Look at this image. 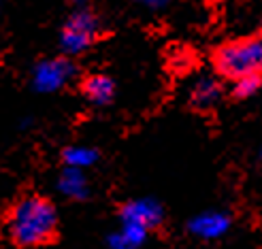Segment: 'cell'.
Here are the masks:
<instances>
[{
	"mask_svg": "<svg viewBox=\"0 0 262 249\" xmlns=\"http://www.w3.org/2000/svg\"><path fill=\"white\" fill-rule=\"evenodd\" d=\"M60 190L71 196V198H83L85 196V179L81 175V168L69 166L60 177Z\"/></svg>",
	"mask_w": 262,
	"mask_h": 249,
	"instance_id": "cell-10",
	"label": "cell"
},
{
	"mask_svg": "<svg viewBox=\"0 0 262 249\" xmlns=\"http://www.w3.org/2000/svg\"><path fill=\"white\" fill-rule=\"evenodd\" d=\"M122 221H133L145 228H156L162 221V209L154 200H133L126 202L120 211Z\"/></svg>",
	"mask_w": 262,
	"mask_h": 249,
	"instance_id": "cell-5",
	"label": "cell"
},
{
	"mask_svg": "<svg viewBox=\"0 0 262 249\" xmlns=\"http://www.w3.org/2000/svg\"><path fill=\"white\" fill-rule=\"evenodd\" d=\"M260 87H262V75H258V73L237 77L232 83V98H239V100L250 98Z\"/></svg>",
	"mask_w": 262,
	"mask_h": 249,
	"instance_id": "cell-11",
	"label": "cell"
},
{
	"mask_svg": "<svg viewBox=\"0 0 262 249\" xmlns=\"http://www.w3.org/2000/svg\"><path fill=\"white\" fill-rule=\"evenodd\" d=\"M260 160H262V151H260Z\"/></svg>",
	"mask_w": 262,
	"mask_h": 249,
	"instance_id": "cell-14",
	"label": "cell"
},
{
	"mask_svg": "<svg viewBox=\"0 0 262 249\" xmlns=\"http://www.w3.org/2000/svg\"><path fill=\"white\" fill-rule=\"evenodd\" d=\"M98 36V19L88 9L75 11L60 32V47L67 56H77L85 51Z\"/></svg>",
	"mask_w": 262,
	"mask_h": 249,
	"instance_id": "cell-3",
	"label": "cell"
},
{
	"mask_svg": "<svg viewBox=\"0 0 262 249\" xmlns=\"http://www.w3.org/2000/svg\"><path fill=\"white\" fill-rule=\"evenodd\" d=\"M228 228H230V215L220 211L201 213L199 217L190 221V232L201 239H217L222 234H226Z\"/></svg>",
	"mask_w": 262,
	"mask_h": 249,
	"instance_id": "cell-6",
	"label": "cell"
},
{
	"mask_svg": "<svg viewBox=\"0 0 262 249\" xmlns=\"http://www.w3.org/2000/svg\"><path fill=\"white\" fill-rule=\"evenodd\" d=\"M220 98H222V85H220L217 79H213V77H201L190 92L192 107L201 109V111L215 107V104L220 102Z\"/></svg>",
	"mask_w": 262,
	"mask_h": 249,
	"instance_id": "cell-8",
	"label": "cell"
},
{
	"mask_svg": "<svg viewBox=\"0 0 262 249\" xmlns=\"http://www.w3.org/2000/svg\"><path fill=\"white\" fill-rule=\"evenodd\" d=\"M81 92L83 96L92 102V104H109L113 94H115V83L111 77L107 75H88L81 81Z\"/></svg>",
	"mask_w": 262,
	"mask_h": 249,
	"instance_id": "cell-7",
	"label": "cell"
},
{
	"mask_svg": "<svg viewBox=\"0 0 262 249\" xmlns=\"http://www.w3.org/2000/svg\"><path fill=\"white\" fill-rule=\"evenodd\" d=\"M5 232L17 247H43L58 239V211L43 196H24L5 215Z\"/></svg>",
	"mask_w": 262,
	"mask_h": 249,
	"instance_id": "cell-1",
	"label": "cell"
},
{
	"mask_svg": "<svg viewBox=\"0 0 262 249\" xmlns=\"http://www.w3.org/2000/svg\"><path fill=\"white\" fill-rule=\"evenodd\" d=\"M149 228L141 226V224H133V221H122V230L109 239V243L113 247H139L143 245V241L147 239Z\"/></svg>",
	"mask_w": 262,
	"mask_h": 249,
	"instance_id": "cell-9",
	"label": "cell"
},
{
	"mask_svg": "<svg viewBox=\"0 0 262 249\" xmlns=\"http://www.w3.org/2000/svg\"><path fill=\"white\" fill-rule=\"evenodd\" d=\"M73 75H75V64L69 58L45 60L34 69L32 85L38 92H56L62 85H67Z\"/></svg>",
	"mask_w": 262,
	"mask_h": 249,
	"instance_id": "cell-4",
	"label": "cell"
},
{
	"mask_svg": "<svg viewBox=\"0 0 262 249\" xmlns=\"http://www.w3.org/2000/svg\"><path fill=\"white\" fill-rule=\"evenodd\" d=\"M135 3H139L143 7H149V9H160L168 3V0H135Z\"/></svg>",
	"mask_w": 262,
	"mask_h": 249,
	"instance_id": "cell-13",
	"label": "cell"
},
{
	"mask_svg": "<svg viewBox=\"0 0 262 249\" xmlns=\"http://www.w3.org/2000/svg\"><path fill=\"white\" fill-rule=\"evenodd\" d=\"M213 66L222 77L237 79L243 75H262V32L220 45L213 51Z\"/></svg>",
	"mask_w": 262,
	"mask_h": 249,
	"instance_id": "cell-2",
	"label": "cell"
},
{
	"mask_svg": "<svg viewBox=\"0 0 262 249\" xmlns=\"http://www.w3.org/2000/svg\"><path fill=\"white\" fill-rule=\"evenodd\" d=\"M62 160L67 162L69 166H77V168H83L90 166L98 160V153L90 147H69L67 151L62 153Z\"/></svg>",
	"mask_w": 262,
	"mask_h": 249,
	"instance_id": "cell-12",
	"label": "cell"
}]
</instances>
